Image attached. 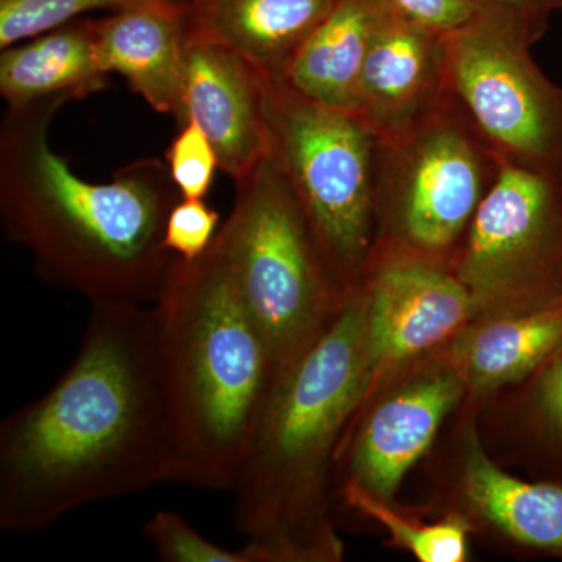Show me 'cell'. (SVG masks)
<instances>
[{
	"label": "cell",
	"instance_id": "cell-1",
	"mask_svg": "<svg viewBox=\"0 0 562 562\" xmlns=\"http://www.w3.org/2000/svg\"><path fill=\"white\" fill-rule=\"evenodd\" d=\"M173 462L154 305H91L68 371L0 425V530L31 535L90 503L171 483Z\"/></svg>",
	"mask_w": 562,
	"mask_h": 562
},
{
	"label": "cell",
	"instance_id": "cell-2",
	"mask_svg": "<svg viewBox=\"0 0 562 562\" xmlns=\"http://www.w3.org/2000/svg\"><path fill=\"white\" fill-rule=\"evenodd\" d=\"M69 95L7 110L0 131V214L44 280L98 303L160 299L176 262L166 222L181 195L168 165L146 158L91 183L49 143Z\"/></svg>",
	"mask_w": 562,
	"mask_h": 562
},
{
	"label": "cell",
	"instance_id": "cell-3",
	"mask_svg": "<svg viewBox=\"0 0 562 562\" xmlns=\"http://www.w3.org/2000/svg\"><path fill=\"white\" fill-rule=\"evenodd\" d=\"M366 317L358 284L319 338L277 372L232 490L236 530L260 562L346 557L336 457L371 382Z\"/></svg>",
	"mask_w": 562,
	"mask_h": 562
},
{
	"label": "cell",
	"instance_id": "cell-4",
	"mask_svg": "<svg viewBox=\"0 0 562 562\" xmlns=\"http://www.w3.org/2000/svg\"><path fill=\"white\" fill-rule=\"evenodd\" d=\"M176 427L171 483L232 491L276 380L271 351L216 244L177 257L154 303Z\"/></svg>",
	"mask_w": 562,
	"mask_h": 562
},
{
	"label": "cell",
	"instance_id": "cell-5",
	"mask_svg": "<svg viewBox=\"0 0 562 562\" xmlns=\"http://www.w3.org/2000/svg\"><path fill=\"white\" fill-rule=\"evenodd\" d=\"M235 187L214 244L279 372L319 338L349 292L333 276L271 151Z\"/></svg>",
	"mask_w": 562,
	"mask_h": 562
},
{
	"label": "cell",
	"instance_id": "cell-6",
	"mask_svg": "<svg viewBox=\"0 0 562 562\" xmlns=\"http://www.w3.org/2000/svg\"><path fill=\"white\" fill-rule=\"evenodd\" d=\"M265 116L269 151L349 292L375 250L380 140L357 114L308 101L284 80L265 81Z\"/></svg>",
	"mask_w": 562,
	"mask_h": 562
},
{
	"label": "cell",
	"instance_id": "cell-7",
	"mask_svg": "<svg viewBox=\"0 0 562 562\" xmlns=\"http://www.w3.org/2000/svg\"><path fill=\"white\" fill-rule=\"evenodd\" d=\"M502 166L447 90L412 131L380 143L375 250L453 269Z\"/></svg>",
	"mask_w": 562,
	"mask_h": 562
},
{
	"label": "cell",
	"instance_id": "cell-8",
	"mask_svg": "<svg viewBox=\"0 0 562 562\" xmlns=\"http://www.w3.org/2000/svg\"><path fill=\"white\" fill-rule=\"evenodd\" d=\"M532 46L512 22L479 11L446 36L447 90L503 165L562 181V87Z\"/></svg>",
	"mask_w": 562,
	"mask_h": 562
},
{
	"label": "cell",
	"instance_id": "cell-9",
	"mask_svg": "<svg viewBox=\"0 0 562 562\" xmlns=\"http://www.w3.org/2000/svg\"><path fill=\"white\" fill-rule=\"evenodd\" d=\"M453 272L476 316L562 305V181L503 165Z\"/></svg>",
	"mask_w": 562,
	"mask_h": 562
},
{
	"label": "cell",
	"instance_id": "cell-10",
	"mask_svg": "<svg viewBox=\"0 0 562 562\" xmlns=\"http://www.w3.org/2000/svg\"><path fill=\"white\" fill-rule=\"evenodd\" d=\"M422 464L425 516H460L472 539L505 557L562 561V480L520 479L495 461L468 398Z\"/></svg>",
	"mask_w": 562,
	"mask_h": 562
},
{
	"label": "cell",
	"instance_id": "cell-11",
	"mask_svg": "<svg viewBox=\"0 0 562 562\" xmlns=\"http://www.w3.org/2000/svg\"><path fill=\"white\" fill-rule=\"evenodd\" d=\"M465 398V384L443 349L373 382L344 432L335 497L357 490L397 503L406 475L428 457Z\"/></svg>",
	"mask_w": 562,
	"mask_h": 562
},
{
	"label": "cell",
	"instance_id": "cell-12",
	"mask_svg": "<svg viewBox=\"0 0 562 562\" xmlns=\"http://www.w3.org/2000/svg\"><path fill=\"white\" fill-rule=\"evenodd\" d=\"M360 286L366 297L371 382L446 349L476 317L452 268L412 255L375 250Z\"/></svg>",
	"mask_w": 562,
	"mask_h": 562
},
{
	"label": "cell",
	"instance_id": "cell-13",
	"mask_svg": "<svg viewBox=\"0 0 562 562\" xmlns=\"http://www.w3.org/2000/svg\"><path fill=\"white\" fill-rule=\"evenodd\" d=\"M265 81L241 55L190 29L176 121L179 127L194 121L205 132L233 181L269 151Z\"/></svg>",
	"mask_w": 562,
	"mask_h": 562
},
{
	"label": "cell",
	"instance_id": "cell-14",
	"mask_svg": "<svg viewBox=\"0 0 562 562\" xmlns=\"http://www.w3.org/2000/svg\"><path fill=\"white\" fill-rule=\"evenodd\" d=\"M446 91V38L384 10L362 66L353 113L380 143H390L424 120Z\"/></svg>",
	"mask_w": 562,
	"mask_h": 562
},
{
	"label": "cell",
	"instance_id": "cell-15",
	"mask_svg": "<svg viewBox=\"0 0 562 562\" xmlns=\"http://www.w3.org/2000/svg\"><path fill=\"white\" fill-rule=\"evenodd\" d=\"M190 7L180 0H133L98 21L95 55L105 76L121 74L151 109L176 117Z\"/></svg>",
	"mask_w": 562,
	"mask_h": 562
},
{
	"label": "cell",
	"instance_id": "cell-16",
	"mask_svg": "<svg viewBox=\"0 0 562 562\" xmlns=\"http://www.w3.org/2000/svg\"><path fill=\"white\" fill-rule=\"evenodd\" d=\"M469 402L495 461L528 479L562 480V347L519 383Z\"/></svg>",
	"mask_w": 562,
	"mask_h": 562
},
{
	"label": "cell",
	"instance_id": "cell-17",
	"mask_svg": "<svg viewBox=\"0 0 562 562\" xmlns=\"http://www.w3.org/2000/svg\"><path fill=\"white\" fill-rule=\"evenodd\" d=\"M338 0H201L190 29L231 47L265 80H284L305 41Z\"/></svg>",
	"mask_w": 562,
	"mask_h": 562
},
{
	"label": "cell",
	"instance_id": "cell-18",
	"mask_svg": "<svg viewBox=\"0 0 562 562\" xmlns=\"http://www.w3.org/2000/svg\"><path fill=\"white\" fill-rule=\"evenodd\" d=\"M562 347V305L476 316L446 347L469 401L519 383Z\"/></svg>",
	"mask_w": 562,
	"mask_h": 562
},
{
	"label": "cell",
	"instance_id": "cell-19",
	"mask_svg": "<svg viewBox=\"0 0 562 562\" xmlns=\"http://www.w3.org/2000/svg\"><path fill=\"white\" fill-rule=\"evenodd\" d=\"M383 11L380 0H338L295 55L284 81L308 101L353 113Z\"/></svg>",
	"mask_w": 562,
	"mask_h": 562
},
{
	"label": "cell",
	"instance_id": "cell-20",
	"mask_svg": "<svg viewBox=\"0 0 562 562\" xmlns=\"http://www.w3.org/2000/svg\"><path fill=\"white\" fill-rule=\"evenodd\" d=\"M98 22L76 21L3 49L0 94L11 109L69 95L81 99L106 87L95 55Z\"/></svg>",
	"mask_w": 562,
	"mask_h": 562
},
{
	"label": "cell",
	"instance_id": "cell-21",
	"mask_svg": "<svg viewBox=\"0 0 562 562\" xmlns=\"http://www.w3.org/2000/svg\"><path fill=\"white\" fill-rule=\"evenodd\" d=\"M336 512H349L379 525L386 531L387 547L403 550L419 562L471 561V528L454 514L427 520L420 508H402L398 503L376 501L357 490L336 494Z\"/></svg>",
	"mask_w": 562,
	"mask_h": 562
},
{
	"label": "cell",
	"instance_id": "cell-22",
	"mask_svg": "<svg viewBox=\"0 0 562 562\" xmlns=\"http://www.w3.org/2000/svg\"><path fill=\"white\" fill-rule=\"evenodd\" d=\"M133 0H0V49L35 38L91 11L120 10Z\"/></svg>",
	"mask_w": 562,
	"mask_h": 562
},
{
	"label": "cell",
	"instance_id": "cell-23",
	"mask_svg": "<svg viewBox=\"0 0 562 562\" xmlns=\"http://www.w3.org/2000/svg\"><path fill=\"white\" fill-rule=\"evenodd\" d=\"M143 532L158 560L165 562H258L249 543L241 549H225L172 512L155 513Z\"/></svg>",
	"mask_w": 562,
	"mask_h": 562
},
{
	"label": "cell",
	"instance_id": "cell-24",
	"mask_svg": "<svg viewBox=\"0 0 562 562\" xmlns=\"http://www.w3.org/2000/svg\"><path fill=\"white\" fill-rule=\"evenodd\" d=\"M166 165L181 199H203L220 169L216 150L194 121L184 122L166 150Z\"/></svg>",
	"mask_w": 562,
	"mask_h": 562
},
{
	"label": "cell",
	"instance_id": "cell-25",
	"mask_svg": "<svg viewBox=\"0 0 562 562\" xmlns=\"http://www.w3.org/2000/svg\"><path fill=\"white\" fill-rule=\"evenodd\" d=\"M220 221L203 199H180L166 222V249L183 260H198L216 238Z\"/></svg>",
	"mask_w": 562,
	"mask_h": 562
},
{
	"label": "cell",
	"instance_id": "cell-26",
	"mask_svg": "<svg viewBox=\"0 0 562 562\" xmlns=\"http://www.w3.org/2000/svg\"><path fill=\"white\" fill-rule=\"evenodd\" d=\"M380 3L391 16L443 38L468 27L479 16L471 0H380Z\"/></svg>",
	"mask_w": 562,
	"mask_h": 562
},
{
	"label": "cell",
	"instance_id": "cell-27",
	"mask_svg": "<svg viewBox=\"0 0 562 562\" xmlns=\"http://www.w3.org/2000/svg\"><path fill=\"white\" fill-rule=\"evenodd\" d=\"M471 2L480 13L512 22L535 44L546 35L554 11H562V0H471Z\"/></svg>",
	"mask_w": 562,
	"mask_h": 562
},
{
	"label": "cell",
	"instance_id": "cell-28",
	"mask_svg": "<svg viewBox=\"0 0 562 562\" xmlns=\"http://www.w3.org/2000/svg\"><path fill=\"white\" fill-rule=\"evenodd\" d=\"M184 3H187L188 7L195 5V3L201 2V0H183Z\"/></svg>",
	"mask_w": 562,
	"mask_h": 562
},
{
	"label": "cell",
	"instance_id": "cell-29",
	"mask_svg": "<svg viewBox=\"0 0 562 562\" xmlns=\"http://www.w3.org/2000/svg\"><path fill=\"white\" fill-rule=\"evenodd\" d=\"M180 2H183V0H180ZM184 3V2H183Z\"/></svg>",
	"mask_w": 562,
	"mask_h": 562
}]
</instances>
